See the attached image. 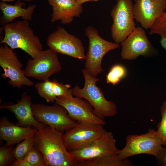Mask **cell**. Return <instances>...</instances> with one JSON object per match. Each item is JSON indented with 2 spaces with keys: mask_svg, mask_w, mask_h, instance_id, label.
Instances as JSON below:
<instances>
[{
  "mask_svg": "<svg viewBox=\"0 0 166 166\" xmlns=\"http://www.w3.org/2000/svg\"><path fill=\"white\" fill-rule=\"evenodd\" d=\"M63 132L48 125L34 135V147L42 154L45 166H74L77 162L66 148Z\"/></svg>",
  "mask_w": 166,
  "mask_h": 166,
  "instance_id": "1",
  "label": "cell"
},
{
  "mask_svg": "<svg viewBox=\"0 0 166 166\" xmlns=\"http://www.w3.org/2000/svg\"><path fill=\"white\" fill-rule=\"evenodd\" d=\"M4 36L1 44H7L14 49H20L34 59L43 50L39 38L30 27L29 21L21 20L4 25L1 28Z\"/></svg>",
  "mask_w": 166,
  "mask_h": 166,
  "instance_id": "2",
  "label": "cell"
},
{
  "mask_svg": "<svg viewBox=\"0 0 166 166\" xmlns=\"http://www.w3.org/2000/svg\"><path fill=\"white\" fill-rule=\"evenodd\" d=\"M82 72L85 79L84 87L81 89L75 85L72 88L73 95L87 100L93 107L95 114L100 119L115 116L117 113L116 104L107 100L96 85L100 79L93 77L85 69H83Z\"/></svg>",
  "mask_w": 166,
  "mask_h": 166,
  "instance_id": "3",
  "label": "cell"
},
{
  "mask_svg": "<svg viewBox=\"0 0 166 166\" xmlns=\"http://www.w3.org/2000/svg\"><path fill=\"white\" fill-rule=\"evenodd\" d=\"M85 34L89 41L85 69L93 77H96L104 71L101 67L104 56L110 50L118 48L120 45L119 43H112L103 39L99 35L98 30L91 26L85 28Z\"/></svg>",
  "mask_w": 166,
  "mask_h": 166,
  "instance_id": "4",
  "label": "cell"
},
{
  "mask_svg": "<svg viewBox=\"0 0 166 166\" xmlns=\"http://www.w3.org/2000/svg\"><path fill=\"white\" fill-rule=\"evenodd\" d=\"M124 147L119 149L117 156L121 160L140 154L156 156L163 147L161 139L156 130L149 128L141 135H129L125 138Z\"/></svg>",
  "mask_w": 166,
  "mask_h": 166,
  "instance_id": "5",
  "label": "cell"
},
{
  "mask_svg": "<svg viewBox=\"0 0 166 166\" xmlns=\"http://www.w3.org/2000/svg\"><path fill=\"white\" fill-rule=\"evenodd\" d=\"M113 20L111 36L115 43H121L135 29L132 0H117L111 12Z\"/></svg>",
  "mask_w": 166,
  "mask_h": 166,
  "instance_id": "6",
  "label": "cell"
},
{
  "mask_svg": "<svg viewBox=\"0 0 166 166\" xmlns=\"http://www.w3.org/2000/svg\"><path fill=\"white\" fill-rule=\"evenodd\" d=\"M32 109L33 116L37 121L61 132L71 129L78 124L69 116L64 107L56 103L51 106L32 104Z\"/></svg>",
  "mask_w": 166,
  "mask_h": 166,
  "instance_id": "7",
  "label": "cell"
},
{
  "mask_svg": "<svg viewBox=\"0 0 166 166\" xmlns=\"http://www.w3.org/2000/svg\"><path fill=\"white\" fill-rule=\"evenodd\" d=\"M0 65L3 70L1 77L9 78L8 84L13 88L34 85V82L27 78L22 69V65L15 53L5 43L2 44L0 47Z\"/></svg>",
  "mask_w": 166,
  "mask_h": 166,
  "instance_id": "8",
  "label": "cell"
},
{
  "mask_svg": "<svg viewBox=\"0 0 166 166\" xmlns=\"http://www.w3.org/2000/svg\"><path fill=\"white\" fill-rule=\"evenodd\" d=\"M57 53L49 48L43 50L35 58L29 59L23 70L26 77L42 81L61 71V63Z\"/></svg>",
  "mask_w": 166,
  "mask_h": 166,
  "instance_id": "9",
  "label": "cell"
},
{
  "mask_svg": "<svg viewBox=\"0 0 166 166\" xmlns=\"http://www.w3.org/2000/svg\"><path fill=\"white\" fill-rule=\"evenodd\" d=\"M47 44L57 53L79 59H85V49L81 40L63 27L57 26L47 39Z\"/></svg>",
  "mask_w": 166,
  "mask_h": 166,
  "instance_id": "10",
  "label": "cell"
},
{
  "mask_svg": "<svg viewBox=\"0 0 166 166\" xmlns=\"http://www.w3.org/2000/svg\"><path fill=\"white\" fill-rule=\"evenodd\" d=\"M106 131L103 126L92 123H81L65 131L63 138L69 152L81 149L99 138Z\"/></svg>",
  "mask_w": 166,
  "mask_h": 166,
  "instance_id": "11",
  "label": "cell"
},
{
  "mask_svg": "<svg viewBox=\"0 0 166 166\" xmlns=\"http://www.w3.org/2000/svg\"><path fill=\"white\" fill-rule=\"evenodd\" d=\"M55 103L64 107L69 116L79 123H92L105 125L104 120L98 118L94 113L93 107L87 100L73 95H67L57 97Z\"/></svg>",
  "mask_w": 166,
  "mask_h": 166,
  "instance_id": "12",
  "label": "cell"
},
{
  "mask_svg": "<svg viewBox=\"0 0 166 166\" xmlns=\"http://www.w3.org/2000/svg\"><path fill=\"white\" fill-rule=\"evenodd\" d=\"M119 150L112 133L106 131L86 147L69 152L78 163L101 157L117 155Z\"/></svg>",
  "mask_w": 166,
  "mask_h": 166,
  "instance_id": "13",
  "label": "cell"
},
{
  "mask_svg": "<svg viewBox=\"0 0 166 166\" xmlns=\"http://www.w3.org/2000/svg\"><path fill=\"white\" fill-rule=\"evenodd\" d=\"M121 43V55L123 59L135 60L139 56L149 57L155 56L157 53L142 27H136Z\"/></svg>",
  "mask_w": 166,
  "mask_h": 166,
  "instance_id": "14",
  "label": "cell"
},
{
  "mask_svg": "<svg viewBox=\"0 0 166 166\" xmlns=\"http://www.w3.org/2000/svg\"><path fill=\"white\" fill-rule=\"evenodd\" d=\"M166 8V0H135L133 4L134 19L142 27L150 29Z\"/></svg>",
  "mask_w": 166,
  "mask_h": 166,
  "instance_id": "15",
  "label": "cell"
},
{
  "mask_svg": "<svg viewBox=\"0 0 166 166\" xmlns=\"http://www.w3.org/2000/svg\"><path fill=\"white\" fill-rule=\"evenodd\" d=\"M31 99V97L25 93L17 103H5L1 105L0 108L8 109L13 113L18 120V125L24 127H31L38 130L47 125L37 121L34 117Z\"/></svg>",
  "mask_w": 166,
  "mask_h": 166,
  "instance_id": "16",
  "label": "cell"
},
{
  "mask_svg": "<svg viewBox=\"0 0 166 166\" xmlns=\"http://www.w3.org/2000/svg\"><path fill=\"white\" fill-rule=\"evenodd\" d=\"M52 7L50 21H60L63 24L71 23L74 17H80L83 12L82 5L77 4L76 0H47Z\"/></svg>",
  "mask_w": 166,
  "mask_h": 166,
  "instance_id": "17",
  "label": "cell"
},
{
  "mask_svg": "<svg viewBox=\"0 0 166 166\" xmlns=\"http://www.w3.org/2000/svg\"><path fill=\"white\" fill-rule=\"evenodd\" d=\"M38 130L31 127L14 124L6 117L0 120V139L6 141L5 146L10 147L34 135Z\"/></svg>",
  "mask_w": 166,
  "mask_h": 166,
  "instance_id": "18",
  "label": "cell"
},
{
  "mask_svg": "<svg viewBox=\"0 0 166 166\" xmlns=\"http://www.w3.org/2000/svg\"><path fill=\"white\" fill-rule=\"evenodd\" d=\"M34 87L39 95L45 99L47 102H53L58 97L73 95L70 85L64 84L56 80H51L48 79L37 82Z\"/></svg>",
  "mask_w": 166,
  "mask_h": 166,
  "instance_id": "19",
  "label": "cell"
},
{
  "mask_svg": "<svg viewBox=\"0 0 166 166\" xmlns=\"http://www.w3.org/2000/svg\"><path fill=\"white\" fill-rule=\"evenodd\" d=\"M24 5V3L20 1H18L14 5L1 1L0 10L2 14L0 18L1 23L3 25L9 23L19 17H21L23 20L31 21L36 5L33 4L25 8L22 7Z\"/></svg>",
  "mask_w": 166,
  "mask_h": 166,
  "instance_id": "20",
  "label": "cell"
},
{
  "mask_svg": "<svg viewBox=\"0 0 166 166\" xmlns=\"http://www.w3.org/2000/svg\"><path fill=\"white\" fill-rule=\"evenodd\" d=\"M128 159H120L117 155L101 157L78 163L77 166H132Z\"/></svg>",
  "mask_w": 166,
  "mask_h": 166,
  "instance_id": "21",
  "label": "cell"
},
{
  "mask_svg": "<svg viewBox=\"0 0 166 166\" xmlns=\"http://www.w3.org/2000/svg\"><path fill=\"white\" fill-rule=\"evenodd\" d=\"M34 135L31 136L18 143L13 153L16 160L24 159L34 145Z\"/></svg>",
  "mask_w": 166,
  "mask_h": 166,
  "instance_id": "22",
  "label": "cell"
},
{
  "mask_svg": "<svg viewBox=\"0 0 166 166\" xmlns=\"http://www.w3.org/2000/svg\"><path fill=\"white\" fill-rule=\"evenodd\" d=\"M126 68L123 65L117 64L113 66L106 75L107 83L115 85L127 75Z\"/></svg>",
  "mask_w": 166,
  "mask_h": 166,
  "instance_id": "23",
  "label": "cell"
},
{
  "mask_svg": "<svg viewBox=\"0 0 166 166\" xmlns=\"http://www.w3.org/2000/svg\"><path fill=\"white\" fill-rule=\"evenodd\" d=\"M150 29V34H156L160 35V43L166 51V20L157 18Z\"/></svg>",
  "mask_w": 166,
  "mask_h": 166,
  "instance_id": "24",
  "label": "cell"
},
{
  "mask_svg": "<svg viewBox=\"0 0 166 166\" xmlns=\"http://www.w3.org/2000/svg\"><path fill=\"white\" fill-rule=\"evenodd\" d=\"M161 120L157 124L156 131L160 137L163 146H166V101L161 106Z\"/></svg>",
  "mask_w": 166,
  "mask_h": 166,
  "instance_id": "25",
  "label": "cell"
},
{
  "mask_svg": "<svg viewBox=\"0 0 166 166\" xmlns=\"http://www.w3.org/2000/svg\"><path fill=\"white\" fill-rule=\"evenodd\" d=\"M13 146L0 148V166L11 165L16 160L13 153Z\"/></svg>",
  "mask_w": 166,
  "mask_h": 166,
  "instance_id": "26",
  "label": "cell"
},
{
  "mask_svg": "<svg viewBox=\"0 0 166 166\" xmlns=\"http://www.w3.org/2000/svg\"><path fill=\"white\" fill-rule=\"evenodd\" d=\"M31 166H45L41 153L34 147L24 159Z\"/></svg>",
  "mask_w": 166,
  "mask_h": 166,
  "instance_id": "27",
  "label": "cell"
},
{
  "mask_svg": "<svg viewBox=\"0 0 166 166\" xmlns=\"http://www.w3.org/2000/svg\"><path fill=\"white\" fill-rule=\"evenodd\" d=\"M155 159L158 165L166 166V146H163Z\"/></svg>",
  "mask_w": 166,
  "mask_h": 166,
  "instance_id": "28",
  "label": "cell"
},
{
  "mask_svg": "<svg viewBox=\"0 0 166 166\" xmlns=\"http://www.w3.org/2000/svg\"><path fill=\"white\" fill-rule=\"evenodd\" d=\"M11 166H31L30 163L26 160L18 159L15 160Z\"/></svg>",
  "mask_w": 166,
  "mask_h": 166,
  "instance_id": "29",
  "label": "cell"
},
{
  "mask_svg": "<svg viewBox=\"0 0 166 166\" xmlns=\"http://www.w3.org/2000/svg\"><path fill=\"white\" fill-rule=\"evenodd\" d=\"M101 0H76L77 4L82 5L85 2H97Z\"/></svg>",
  "mask_w": 166,
  "mask_h": 166,
  "instance_id": "30",
  "label": "cell"
},
{
  "mask_svg": "<svg viewBox=\"0 0 166 166\" xmlns=\"http://www.w3.org/2000/svg\"><path fill=\"white\" fill-rule=\"evenodd\" d=\"M159 18L162 20H166V12H164Z\"/></svg>",
  "mask_w": 166,
  "mask_h": 166,
  "instance_id": "31",
  "label": "cell"
},
{
  "mask_svg": "<svg viewBox=\"0 0 166 166\" xmlns=\"http://www.w3.org/2000/svg\"><path fill=\"white\" fill-rule=\"evenodd\" d=\"M2 2H11L15 0H0ZM18 1H21V0H23L24 1H25L26 2H31L32 1H34V0H18Z\"/></svg>",
  "mask_w": 166,
  "mask_h": 166,
  "instance_id": "32",
  "label": "cell"
}]
</instances>
